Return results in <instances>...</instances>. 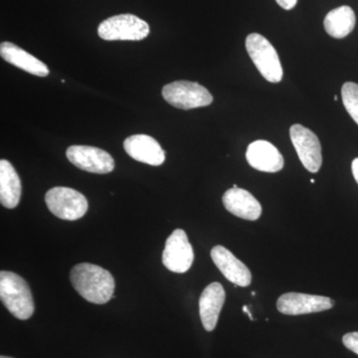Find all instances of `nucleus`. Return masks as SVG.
Wrapping results in <instances>:
<instances>
[{"mask_svg":"<svg viewBox=\"0 0 358 358\" xmlns=\"http://www.w3.org/2000/svg\"><path fill=\"white\" fill-rule=\"evenodd\" d=\"M124 148L131 159L150 166H162L166 160V152L159 143L148 134L129 136L124 141Z\"/></svg>","mask_w":358,"mask_h":358,"instance_id":"obj_11","label":"nucleus"},{"mask_svg":"<svg viewBox=\"0 0 358 358\" xmlns=\"http://www.w3.org/2000/svg\"><path fill=\"white\" fill-rule=\"evenodd\" d=\"M45 202L51 213L62 220H78L88 211L86 197L69 187L51 188L45 195Z\"/></svg>","mask_w":358,"mask_h":358,"instance_id":"obj_6","label":"nucleus"},{"mask_svg":"<svg viewBox=\"0 0 358 358\" xmlns=\"http://www.w3.org/2000/svg\"><path fill=\"white\" fill-rule=\"evenodd\" d=\"M352 171L353 178H355V180H357L358 185V157L357 159H353L352 164Z\"/></svg>","mask_w":358,"mask_h":358,"instance_id":"obj_22","label":"nucleus"},{"mask_svg":"<svg viewBox=\"0 0 358 358\" xmlns=\"http://www.w3.org/2000/svg\"><path fill=\"white\" fill-rule=\"evenodd\" d=\"M343 343L346 348L358 355V331L345 334L343 338Z\"/></svg>","mask_w":358,"mask_h":358,"instance_id":"obj_20","label":"nucleus"},{"mask_svg":"<svg viewBox=\"0 0 358 358\" xmlns=\"http://www.w3.org/2000/svg\"><path fill=\"white\" fill-rule=\"evenodd\" d=\"M67 159L82 171L105 174L114 171L115 160L106 150L89 145H72L66 152Z\"/></svg>","mask_w":358,"mask_h":358,"instance_id":"obj_9","label":"nucleus"},{"mask_svg":"<svg viewBox=\"0 0 358 358\" xmlns=\"http://www.w3.org/2000/svg\"><path fill=\"white\" fill-rule=\"evenodd\" d=\"M98 34L107 41H140L150 34V26L134 14H120L103 20Z\"/></svg>","mask_w":358,"mask_h":358,"instance_id":"obj_4","label":"nucleus"},{"mask_svg":"<svg viewBox=\"0 0 358 358\" xmlns=\"http://www.w3.org/2000/svg\"><path fill=\"white\" fill-rule=\"evenodd\" d=\"M194 260V252L187 235L182 229H176L167 238L162 253L164 267L173 273L187 272Z\"/></svg>","mask_w":358,"mask_h":358,"instance_id":"obj_8","label":"nucleus"},{"mask_svg":"<svg viewBox=\"0 0 358 358\" xmlns=\"http://www.w3.org/2000/svg\"><path fill=\"white\" fill-rule=\"evenodd\" d=\"M222 202L226 210L245 220L255 221L262 214V206L247 190L232 187L224 193Z\"/></svg>","mask_w":358,"mask_h":358,"instance_id":"obj_14","label":"nucleus"},{"mask_svg":"<svg viewBox=\"0 0 358 358\" xmlns=\"http://www.w3.org/2000/svg\"><path fill=\"white\" fill-rule=\"evenodd\" d=\"M0 299L4 307L16 319L25 320L32 317L34 301L29 286L23 278L8 272H0Z\"/></svg>","mask_w":358,"mask_h":358,"instance_id":"obj_2","label":"nucleus"},{"mask_svg":"<svg viewBox=\"0 0 358 358\" xmlns=\"http://www.w3.org/2000/svg\"><path fill=\"white\" fill-rule=\"evenodd\" d=\"M225 291L220 282H212L202 292L199 299V313L207 331H214L225 303Z\"/></svg>","mask_w":358,"mask_h":358,"instance_id":"obj_15","label":"nucleus"},{"mask_svg":"<svg viewBox=\"0 0 358 358\" xmlns=\"http://www.w3.org/2000/svg\"><path fill=\"white\" fill-rule=\"evenodd\" d=\"M334 306V301L327 296L301 293L282 294L277 301L278 310L287 315L324 312L331 310Z\"/></svg>","mask_w":358,"mask_h":358,"instance_id":"obj_10","label":"nucleus"},{"mask_svg":"<svg viewBox=\"0 0 358 358\" xmlns=\"http://www.w3.org/2000/svg\"><path fill=\"white\" fill-rule=\"evenodd\" d=\"M343 106L353 121L358 124V84L346 82L341 88Z\"/></svg>","mask_w":358,"mask_h":358,"instance_id":"obj_19","label":"nucleus"},{"mask_svg":"<svg viewBox=\"0 0 358 358\" xmlns=\"http://www.w3.org/2000/svg\"><path fill=\"white\" fill-rule=\"evenodd\" d=\"M246 49L261 75L270 83H280L282 67L275 47L258 33H252L246 38Z\"/></svg>","mask_w":358,"mask_h":358,"instance_id":"obj_3","label":"nucleus"},{"mask_svg":"<svg viewBox=\"0 0 358 358\" xmlns=\"http://www.w3.org/2000/svg\"><path fill=\"white\" fill-rule=\"evenodd\" d=\"M243 312L248 313L250 320H254L253 317H252L251 313L249 312L248 307H247V306H244Z\"/></svg>","mask_w":358,"mask_h":358,"instance_id":"obj_23","label":"nucleus"},{"mask_svg":"<svg viewBox=\"0 0 358 358\" xmlns=\"http://www.w3.org/2000/svg\"><path fill=\"white\" fill-rule=\"evenodd\" d=\"M0 55L11 65L38 77H47L49 69L46 64L11 42H2Z\"/></svg>","mask_w":358,"mask_h":358,"instance_id":"obj_16","label":"nucleus"},{"mask_svg":"<svg viewBox=\"0 0 358 358\" xmlns=\"http://www.w3.org/2000/svg\"><path fill=\"white\" fill-rule=\"evenodd\" d=\"M334 100H336V101L338 100V96H334Z\"/></svg>","mask_w":358,"mask_h":358,"instance_id":"obj_24","label":"nucleus"},{"mask_svg":"<svg viewBox=\"0 0 358 358\" xmlns=\"http://www.w3.org/2000/svg\"><path fill=\"white\" fill-rule=\"evenodd\" d=\"M246 159L253 169L263 173H278L282 171L285 164L281 152L267 141H256L250 143Z\"/></svg>","mask_w":358,"mask_h":358,"instance_id":"obj_13","label":"nucleus"},{"mask_svg":"<svg viewBox=\"0 0 358 358\" xmlns=\"http://www.w3.org/2000/svg\"><path fill=\"white\" fill-rule=\"evenodd\" d=\"M275 2L285 10H291L296 6L298 0H275Z\"/></svg>","mask_w":358,"mask_h":358,"instance_id":"obj_21","label":"nucleus"},{"mask_svg":"<svg viewBox=\"0 0 358 358\" xmlns=\"http://www.w3.org/2000/svg\"><path fill=\"white\" fill-rule=\"evenodd\" d=\"M357 17L352 7L343 6L329 11L324 18V29L329 36L343 39L355 29Z\"/></svg>","mask_w":358,"mask_h":358,"instance_id":"obj_18","label":"nucleus"},{"mask_svg":"<svg viewBox=\"0 0 358 358\" xmlns=\"http://www.w3.org/2000/svg\"><path fill=\"white\" fill-rule=\"evenodd\" d=\"M289 136L299 159L310 173L320 171L322 164V145L317 134L301 124H293Z\"/></svg>","mask_w":358,"mask_h":358,"instance_id":"obj_7","label":"nucleus"},{"mask_svg":"<svg viewBox=\"0 0 358 358\" xmlns=\"http://www.w3.org/2000/svg\"><path fill=\"white\" fill-rule=\"evenodd\" d=\"M211 258L224 277L240 287H248L252 282V274L243 262L233 255L223 246H215L211 250Z\"/></svg>","mask_w":358,"mask_h":358,"instance_id":"obj_12","label":"nucleus"},{"mask_svg":"<svg viewBox=\"0 0 358 358\" xmlns=\"http://www.w3.org/2000/svg\"><path fill=\"white\" fill-rule=\"evenodd\" d=\"M70 281L85 300L103 305L113 298L115 280L109 271L90 263L78 264L72 268Z\"/></svg>","mask_w":358,"mask_h":358,"instance_id":"obj_1","label":"nucleus"},{"mask_svg":"<svg viewBox=\"0 0 358 358\" xmlns=\"http://www.w3.org/2000/svg\"><path fill=\"white\" fill-rule=\"evenodd\" d=\"M162 96L169 105L180 110L207 107L213 102V96L205 87L190 81H176L162 89Z\"/></svg>","mask_w":358,"mask_h":358,"instance_id":"obj_5","label":"nucleus"},{"mask_svg":"<svg viewBox=\"0 0 358 358\" xmlns=\"http://www.w3.org/2000/svg\"><path fill=\"white\" fill-rule=\"evenodd\" d=\"M21 181L13 164L6 159L0 160V202L2 206L13 209L20 203Z\"/></svg>","mask_w":358,"mask_h":358,"instance_id":"obj_17","label":"nucleus"},{"mask_svg":"<svg viewBox=\"0 0 358 358\" xmlns=\"http://www.w3.org/2000/svg\"><path fill=\"white\" fill-rule=\"evenodd\" d=\"M310 182L315 183V179H310Z\"/></svg>","mask_w":358,"mask_h":358,"instance_id":"obj_25","label":"nucleus"},{"mask_svg":"<svg viewBox=\"0 0 358 358\" xmlns=\"http://www.w3.org/2000/svg\"><path fill=\"white\" fill-rule=\"evenodd\" d=\"M0 358H13V357H4V355H2V357Z\"/></svg>","mask_w":358,"mask_h":358,"instance_id":"obj_26","label":"nucleus"}]
</instances>
